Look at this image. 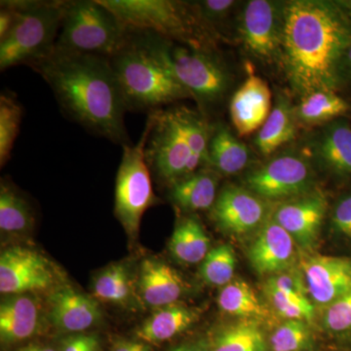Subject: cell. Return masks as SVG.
I'll return each instance as SVG.
<instances>
[{"label":"cell","mask_w":351,"mask_h":351,"mask_svg":"<svg viewBox=\"0 0 351 351\" xmlns=\"http://www.w3.org/2000/svg\"><path fill=\"white\" fill-rule=\"evenodd\" d=\"M350 40L351 19L339 2H284L280 59L289 82L302 97L338 89Z\"/></svg>","instance_id":"1"},{"label":"cell","mask_w":351,"mask_h":351,"mask_svg":"<svg viewBox=\"0 0 351 351\" xmlns=\"http://www.w3.org/2000/svg\"><path fill=\"white\" fill-rule=\"evenodd\" d=\"M31 68L49 85L69 119L121 147L131 144L125 103L108 58L54 49Z\"/></svg>","instance_id":"2"},{"label":"cell","mask_w":351,"mask_h":351,"mask_svg":"<svg viewBox=\"0 0 351 351\" xmlns=\"http://www.w3.org/2000/svg\"><path fill=\"white\" fill-rule=\"evenodd\" d=\"M131 29L126 45L110 58L127 112H154L163 106L191 98L143 38Z\"/></svg>","instance_id":"3"},{"label":"cell","mask_w":351,"mask_h":351,"mask_svg":"<svg viewBox=\"0 0 351 351\" xmlns=\"http://www.w3.org/2000/svg\"><path fill=\"white\" fill-rule=\"evenodd\" d=\"M17 11L12 31L0 41V71L31 68L52 54L63 23L66 0H8Z\"/></svg>","instance_id":"4"},{"label":"cell","mask_w":351,"mask_h":351,"mask_svg":"<svg viewBox=\"0 0 351 351\" xmlns=\"http://www.w3.org/2000/svg\"><path fill=\"white\" fill-rule=\"evenodd\" d=\"M126 27L195 48H210L209 27L191 3L174 0H100Z\"/></svg>","instance_id":"5"},{"label":"cell","mask_w":351,"mask_h":351,"mask_svg":"<svg viewBox=\"0 0 351 351\" xmlns=\"http://www.w3.org/2000/svg\"><path fill=\"white\" fill-rule=\"evenodd\" d=\"M130 36L131 29L100 0H66L55 50L110 59Z\"/></svg>","instance_id":"6"},{"label":"cell","mask_w":351,"mask_h":351,"mask_svg":"<svg viewBox=\"0 0 351 351\" xmlns=\"http://www.w3.org/2000/svg\"><path fill=\"white\" fill-rule=\"evenodd\" d=\"M140 32L159 61L201 105H212L225 96L230 73L210 48L182 45L154 32Z\"/></svg>","instance_id":"7"},{"label":"cell","mask_w":351,"mask_h":351,"mask_svg":"<svg viewBox=\"0 0 351 351\" xmlns=\"http://www.w3.org/2000/svg\"><path fill=\"white\" fill-rule=\"evenodd\" d=\"M152 124V112L138 143L122 147L123 152L115 182V216L132 239L138 235L143 215L156 201L151 170L145 158V147Z\"/></svg>","instance_id":"8"},{"label":"cell","mask_w":351,"mask_h":351,"mask_svg":"<svg viewBox=\"0 0 351 351\" xmlns=\"http://www.w3.org/2000/svg\"><path fill=\"white\" fill-rule=\"evenodd\" d=\"M186 110L177 107L152 112L145 158L151 172L169 186L198 171L189 144Z\"/></svg>","instance_id":"9"},{"label":"cell","mask_w":351,"mask_h":351,"mask_svg":"<svg viewBox=\"0 0 351 351\" xmlns=\"http://www.w3.org/2000/svg\"><path fill=\"white\" fill-rule=\"evenodd\" d=\"M244 182L246 189L263 199H290L311 193L314 172L306 156L287 151L251 171Z\"/></svg>","instance_id":"10"},{"label":"cell","mask_w":351,"mask_h":351,"mask_svg":"<svg viewBox=\"0 0 351 351\" xmlns=\"http://www.w3.org/2000/svg\"><path fill=\"white\" fill-rule=\"evenodd\" d=\"M283 3L251 0L240 18V38L246 50L262 61L280 58Z\"/></svg>","instance_id":"11"},{"label":"cell","mask_w":351,"mask_h":351,"mask_svg":"<svg viewBox=\"0 0 351 351\" xmlns=\"http://www.w3.org/2000/svg\"><path fill=\"white\" fill-rule=\"evenodd\" d=\"M54 274L50 263L38 252L15 247L0 257V292L20 295L50 288Z\"/></svg>","instance_id":"12"},{"label":"cell","mask_w":351,"mask_h":351,"mask_svg":"<svg viewBox=\"0 0 351 351\" xmlns=\"http://www.w3.org/2000/svg\"><path fill=\"white\" fill-rule=\"evenodd\" d=\"M267 202L248 189L226 186L219 191L211 214L217 225L232 234H246L267 221Z\"/></svg>","instance_id":"13"},{"label":"cell","mask_w":351,"mask_h":351,"mask_svg":"<svg viewBox=\"0 0 351 351\" xmlns=\"http://www.w3.org/2000/svg\"><path fill=\"white\" fill-rule=\"evenodd\" d=\"M301 265L307 292L318 306L326 307L351 293V258L313 256Z\"/></svg>","instance_id":"14"},{"label":"cell","mask_w":351,"mask_h":351,"mask_svg":"<svg viewBox=\"0 0 351 351\" xmlns=\"http://www.w3.org/2000/svg\"><path fill=\"white\" fill-rule=\"evenodd\" d=\"M326 212V198L320 193H309L279 205L271 218L292 237L295 244L311 250L319 237Z\"/></svg>","instance_id":"15"},{"label":"cell","mask_w":351,"mask_h":351,"mask_svg":"<svg viewBox=\"0 0 351 351\" xmlns=\"http://www.w3.org/2000/svg\"><path fill=\"white\" fill-rule=\"evenodd\" d=\"M254 269L263 276H276L292 269L295 261V242L272 218L267 219L249 248Z\"/></svg>","instance_id":"16"},{"label":"cell","mask_w":351,"mask_h":351,"mask_svg":"<svg viewBox=\"0 0 351 351\" xmlns=\"http://www.w3.org/2000/svg\"><path fill=\"white\" fill-rule=\"evenodd\" d=\"M272 110L271 91L260 76L251 75L233 94L230 112L240 137L260 130Z\"/></svg>","instance_id":"17"},{"label":"cell","mask_w":351,"mask_h":351,"mask_svg":"<svg viewBox=\"0 0 351 351\" xmlns=\"http://www.w3.org/2000/svg\"><path fill=\"white\" fill-rule=\"evenodd\" d=\"M323 169L339 177L351 176V125L338 119L322 126L306 147Z\"/></svg>","instance_id":"18"},{"label":"cell","mask_w":351,"mask_h":351,"mask_svg":"<svg viewBox=\"0 0 351 351\" xmlns=\"http://www.w3.org/2000/svg\"><path fill=\"white\" fill-rule=\"evenodd\" d=\"M50 319L58 329L64 332H83L94 326L101 318L96 299L64 287L51 295Z\"/></svg>","instance_id":"19"},{"label":"cell","mask_w":351,"mask_h":351,"mask_svg":"<svg viewBox=\"0 0 351 351\" xmlns=\"http://www.w3.org/2000/svg\"><path fill=\"white\" fill-rule=\"evenodd\" d=\"M182 277L170 265L145 260L141 267L140 291L145 304L162 307L175 304L184 293Z\"/></svg>","instance_id":"20"},{"label":"cell","mask_w":351,"mask_h":351,"mask_svg":"<svg viewBox=\"0 0 351 351\" xmlns=\"http://www.w3.org/2000/svg\"><path fill=\"white\" fill-rule=\"evenodd\" d=\"M39 306L27 295H16L0 306V338L13 343L31 338L39 326Z\"/></svg>","instance_id":"21"},{"label":"cell","mask_w":351,"mask_h":351,"mask_svg":"<svg viewBox=\"0 0 351 351\" xmlns=\"http://www.w3.org/2000/svg\"><path fill=\"white\" fill-rule=\"evenodd\" d=\"M218 173L210 168L175 182L170 186V197L184 211H205L212 209L218 197Z\"/></svg>","instance_id":"22"},{"label":"cell","mask_w":351,"mask_h":351,"mask_svg":"<svg viewBox=\"0 0 351 351\" xmlns=\"http://www.w3.org/2000/svg\"><path fill=\"white\" fill-rule=\"evenodd\" d=\"M299 122L295 107L287 98L279 97L269 119L256 136L255 145L263 156H269L297 137Z\"/></svg>","instance_id":"23"},{"label":"cell","mask_w":351,"mask_h":351,"mask_svg":"<svg viewBox=\"0 0 351 351\" xmlns=\"http://www.w3.org/2000/svg\"><path fill=\"white\" fill-rule=\"evenodd\" d=\"M198 319L193 309L172 304L158 307L137 331V337L147 343H163L188 330Z\"/></svg>","instance_id":"24"},{"label":"cell","mask_w":351,"mask_h":351,"mask_svg":"<svg viewBox=\"0 0 351 351\" xmlns=\"http://www.w3.org/2000/svg\"><path fill=\"white\" fill-rule=\"evenodd\" d=\"M251 154L247 145L223 124L215 125L209 145V168L219 175H234L248 165Z\"/></svg>","instance_id":"25"},{"label":"cell","mask_w":351,"mask_h":351,"mask_svg":"<svg viewBox=\"0 0 351 351\" xmlns=\"http://www.w3.org/2000/svg\"><path fill=\"white\" fill-rule=\"evenodd\" d=\"M169 249L181 263L195 265L202 263L210 251V239L195 218H184L176 226L171 237Z\"/></svg>","instance_id":"26"},{"label":"cell","mask_w":351,"mask_h":351,"mask_svg":"<svg viewBox=\"0 0 351 351\" xmlns=\"http://www.w3.org/2000/svg\"><path fill=\"white\" fill-rule=\"evenodd\" d=\"M348 110V101L335 91H316L307 94L295 107L298 122L307 127L330 123L341 119Z\"/></svg>","instance_id":"27"},{"label":"cell","mask_w":351,"mask_h":351,"mask_svg":"<svg viewBox=\"0 0 351 351\" xmlns=\"http://www.w3.org/2000/svg\"><path fill=\"white\" fill-rule=\"evenodd\" d=\"M210 351H267L258 321L242 319L219 330L209 341Z\"/></svg>","instance_id":"28"},{"label":"cell","mask_w":351,"mask_h":351,"mask_svg":"<svg viewBox=\"0 0 351 351\" xmlns=\"http://www.w3.org/2000/svg\"><path fill=\"white\" fill-rule=\"evenodd\" d=\"M218 304L223 313L242 319L260 322L269 315V311L260 301L253 288L240 279L223 286L219 294Z\"/></svg>","instance_id":"29"},{"label":"cell","mask_w":351,"mask_h":351,"mask_svg":"<svg viewBox=\"0 0 351 351\" xmlns=\"http://www.w3.org/2000/svg\"><path fill=\"white\" fill-rule=\"evenodd\" d=\"M34 219L31 206L12 186L5 182L0 186V230L8 234L31 232Z\"/></svg>","instance_id":"30"},{"label":"cell","mask_w":351,"mask_h":351,"mask_svg":"<svg viewBox=\"0 0 351 351\" xmlns=\"http://www.w3.org/2000/svg\"><path fill=\"white\" fill-rule=\"evenodd\" d=\"M23 107L17 97L8 91L0 95V166L4 167L12 156L19 135Z\"/></svg>","instance_id":"31"},{"label":"cell","mask_w":351,"mask_h":351,"mask_svg":"<svg viewBox=\"0 0 351 351\" xmlns=\"http://www.w3.org/2000/svg\"><path fill=\"white\" fill-rule=\"evenodd\" d=\"M235 267L234 250L230 245L223 244L209 251L201 265L200 274L205 282L223 287L233 280Z\"/></svg>","instance_id":"32"},{"label":"cell","mask_w":351,"mask_h":351,"mask_svg":"<svg viewBox=\"0 0 351 351\" xmlns=\"http://www.w3.org/2000/svg\"><path fill=\"white\" fill-rule=\"evenodd\" d=\"M94 298L98 301L120 304L125 302L131 294L128 271L123 265H113L95 279Z\"/></svg>","instance_id":"33"},{"label":"cell","mask_w":351,"mask_h":351,"mask_svg":"<svg viewBox=\"0 0 351 351\" xmlns=\"http://www.w3.org/2000/svg\"><path fill=\"white\" fill-rule=\"evenodd\" d=\"M269 345L272 351H306L313 348V335L304 321L287 320L272 332Z\"/></svg>","instance_id":"34"},{"label":"cell","mask_w":351,"mask_h":351,"mask_svg":"<svg viewBox=\"0 0 351 351\" xmlns=\"http://www.w3.org/2000/svg\"><path fill=\"white\" fill-rule=\"evenodd\" d=\"M265 293L277 313L287 320L311 322L314 317V306L308 298L281 292L265 284Z\"/></svg>","instance_id":"35"},{"label":"cell","mask_w":351,"mask_h":351,"mask_svg":"<svg viewBox=\"0 0 351 351\" xmlns=\"http://www.w3.org/2000/svg\"><path fill=\"white\" fill-rule=\"evenodd\" d=\"M322 325L332 334L351 331V293L326 306Z\"/></svg>","instance_id":"36"},{"label":"cell","mask_w":351,"mask_h":351,"mask_svg":"<svg viewBox=\"0 0 351 351\" xmlns=\"http://www.w3.org/2000/svg\"><path fill=\"white\" fill-rule=\"evenodd\" d=\"M198 17L207 27L225 20L237 5L233 0H203V1L191 2Z\"/></svg>","instance_id":"37"},{"label":"cell","mask_w":351,"mask_h":351,"mask_svg":"<svg viewBox=\"0 0 351 351\" xmlns=\"http://www.w3.org/2000/svg\"><path fill=\"white\" fill-rule=\"evenodd\" d=\"M331 228L339 237L351 239V191L341 195L332 207Z\"/></svg>","instance_id":"38"},{"label":"cell","mask_w":351,"mask_h":351,"mask_svg":"<svg viewBox=\"0 0 351 351\" xmlns=\"http://www.w3.org/2000/svg\"><path fill=\"white\" fill-rule=\"evenodd\" d=\"M267 285L287 294L308 298L306 281L304 276H302L300 272L288 270L282 274H276L270 277Z\"/></svg>","instance_id":"39"},{"label":"cell","mask_w":351,"mask_h":351,"mask_svg":"<svg viewBox=\"0 0 351 351\" xmlns=\"http://www.w3.org/2000/svg\"><path fill=\"white\" fill-rule=\"evenodd\" d=\"M62 351H99V339L91 335H77L64 339Z\"/></svg>","instance_id":"40"},{"label":"cell","mask_w":351,"mask_h":351,"mask_svg":"<svg viewBox=\"0 0 351 351\" xmlns=\"http://www.w3.org/2000/svg\"><path fill=\"white\" fill-rule=\"evenodd\" d=\"M17 11L8 3V0L0 2V41L12 31L17 21Z\"/></svg>","instance_id":"41"},{"label":"cell","mask_w":351,"mask_h":351,"mask_svg":"<svg viewBox=\"0 0 351 351\" xmlns=\"http://www.w3.org/2000/svg\"><path fill=\"white\" fill-rule=\"evenodd\" d=\"M112 351H152L151 346L145 341L119 339L112 346Z\"/></svg>","instance_id":"42"},{"label":"cell","mask_w":351,"mask_h":351,"mask_svg":"<svg viewBox=\"0 0 351 351\" xmlns=\"http://www.w3.org/2000/svg\"><path fill=\"white\" fill-rule=\"evenodd\" d=\"M341 77L343 82L351 80V40L341 58Z\"/></svg>","instance_id":"43"},{"label":"cell","mask_w":351,"mask_h":351,"mask_svg":"<svg viewBox=\"0 0 351 351\" xmlns=\"http://www.w3.org/2000/svg\"><path fill=\"white\" fill-rule=\"evenodd\" d=\"M170 351H210L209 341L201 339L195 343H184V345L176 346Z\"/></svg>","instance_id":"44"},{"label":"cell","mask_w":351,"mask_h":351,"mask_svg":"<svg viewBox=\"0 0 351 351\" xmlns=\"http://www.w3.org/2000/svg\"><path fill=\"white\" fill-rule=\"evenodd\" d=\"M18 351H56L54 348H50V346H46L43 345H36V343H31L21 348Z\"/></svg>","instance_id":"45"},{"label":"cell","mask_w":351,"mask_h":351,"mask_svg":"<svg viewBox=\"0 0 351 351\" xmlns=\"http://www.w3.org/2000/svg\"><path fill=\"white\" fill-rule=\"evenodd\" d=\"M339 3H341V5L345 8L346 13L348 14V16H350L351 19V0H350V1L339 2Z\"/></svg>","instance_id":"46"},{"label":"cell","mask_w":351,"mask_h":351,"mask_svg":"<svg viewBox=\"0 0 351 351\" xmlns=\"http://www.w3.org/2000/svg\"><path fill=\"white\" fill-rule=\"evenodd\" d=\"M350 82H351V80H350Z\"/></svg>","instance_id":"47"}]
</instances>
